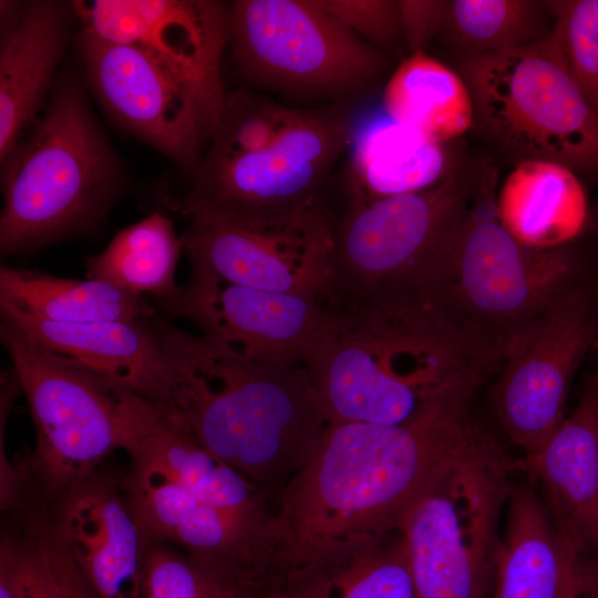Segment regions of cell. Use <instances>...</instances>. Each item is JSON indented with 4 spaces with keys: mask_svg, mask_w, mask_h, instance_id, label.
<instances>
[{
    "mask_svg": "<svg viewBox=\"0 0 598 598\" xmlns=\"http://www.w3.org/2000/svg\"><path fill=\"white\" fill-rule=\"evenodd\" d=\"M476 393L434 402L398 425L329 424L275 514L286 576L332 568L401 530L445 468L486 429Z\"/></svg>",
    "mask_w": 598,
    "mask_h": 598,
    "instance_id": "cell-1",
    "label": "cell"
},
{
    "mask_svg": "<svg viewBox=\"0 0 598 598\" xmlns=\"http://www.w3.org/2000/svg\"><path fill=\"white\" fill-rule=\"evenodd\" d=\"M153 324L167 388L158 408L276 509L329 425L305 365L246 358L157 317Z\"/></svg>",
    "mask_w": 598,
    "mask_h": 598,
    "instance_id": "cell-2",
    "label": "cell"
},
{
    "mask_svg": "<svg viewBox=\"0 0 598 598\" xmlns=\"http://www.w3.org/2000/svg\"><path fill=\"white\" fill-rule=\"evenodd\" d=\"M501 358L414 292L354 313L306 361L329 424H404L440 400L477 393Z\"/></svg>",
    "mask_w": 598,
    "mask_h": 598,
    "instance_id": "cell-3",
    "label": "cell"
},
{
    "mask_svg": "<svg viewBox=\"0 0 598 598\" xmlns=\"http://www.w3.org/2000/svg\"><path fill=\"white\" fill-rule=\"evenodd\" d=\"M590 275L575 241L540 249L515 238L496 212L494 173L485 172L473 203L414 293L502 359L519 328Z\"/></svg>",
    "mask_w": 598,
    "mask_h": 598,
    "instance_id": "cell-4",
    "label": "cell"
},
{
    "mask_svg": "<svg viewBox=\"0 0 598 598\" xmlns=\"http://www.w3.org/2000/svg\"><path fill=\"white\" fill-rule=\"evenodd\" d=\"M1 319V342L35 429V446L27 462L29 481L47 508L111 453L133 451L150 400L45 349Z\"/></svg>",
    "mask_w": 598,
    "mask_h": 598,
    "instance_id": "cell-5",
    "label": "cell"
},
{
    "mask_svg": "<svg viewBox=\"0 0 598 598\" xmlns=\"http://www.w3.org/2000/svg\"><path fill=\"white\" fill-rule=\"evenodd\" d=\"M2 256L83 231L107 208L117 164L81 87L63 80L31 135L2 162Z\"/></svg>",
    "mask_w": 598,
    "mask_h": 598,
    "instance_id": "cell-6",
    "label": "cell"
},
{
    "mask_svg": "<svg viewBox=\"0 0 598 598\" xmlns=\"http://www.w3.org/2000/svg\"><path fill=\"white\" fill-rule=\"evenodd\" d=\"M352 103L297 109L269 143L227 158L203 157L177 206L190 223L258 226L319 208L355 133Z\"/></svg>",
    "mask_w": 598,
    "mask_h": 598,
    "instance_id": "cell-7",
    "label": "cell"
},
{
    "mask_svg": "<svg viewBox=\"0 0 598 598\" xmlns=\"http://www.w3.org/2000/svg\"><path fill=\"white\" fill-rule=\"evenodd\" d=\"M481 177L452 171L427 188L373 199L362 198L352 186L333 228L323 300L357 313L388 297L413 292L473 203Z\"/></svg>",
    "mask_w": 598,
    "mask_h": 598,
    "instance_id": "cell-8",
    "label": "cell"
},
{
    "mask_svg": "<svg viewBox=\"0 0 598 598\" xmlns=\"http://www.w3.org/2000/svg\"><path fill=\"white\" fill-rule=\"evenodd\" d=\"M516 467L485 430L413 508L401 530L417 598H488Z\"/></svg>",
    "mask_w": 598,
    "mask_h": 598,
    "instance_id": "cell-9",
    "label": "cell"
},
{
    "mask_svg": "<svg viewBox=\"0 0 598 598\" xmlns=\"http://www.w3.org/2000/svg\"><path fill=\"white\" fill-rule=\"evenodd\" d=\"M474 123L523 161L564 165L598 181V117L542 40L519 49L461 56Z\"/></svg>",
    "mask_w": 598,
    "mask_h": 598,
    "instance_id": "cell-10",
    "label": "cell"
},
{
    "mask_svg": "<svg viewBox=\"0 0 598 598\" xmlns=\"http://www.w3.org/2000/svg\"><path fill=\"white\" fill-rule=\"evenodd\" d=\"M228 17L238 73L291 99L352 103L388 65L317 0H238Z\"/></svg>",
    "mask_w": 598,
    "mask_h": 598,
    "instance_id": "cell-11",
    "label": "cell"
},
{
    "mask_svg": "<svg viewBox=\"0 0 598 598\" xmlns=\"http://www.w3.org/2000/svg\"><path fill=\"white\" fill-rule=\"evenodd\" d=\"M79 49L94 92L123 126L186 168L199 166L227 94L220 70L104 42L82 30Z\"/></svg>",
    "mask_w": 598,
    "mask_h": 598,
    "instance_id": "cell-12",
    "label": "cell"
},
{
    "mask_svg": "<svg viewBox=\"0 0 598 598\" xmlns=\"http://www.w3.org/2000/svg\"><path fill=\"white\" fill-rule=\"evenodd\" d=\"M598 347V277L557 296L506 342L491 392L495 415L525 456L565 419L573 380Z\"/></svg>",
    "mask_w": 598,
    "mask_h": 598,
    "instance_id": "cell-13",
    "label": "cell"
},
{
    "mask_svg": "<svg viewBox=\"0 0 598 598\" xmlns=\"http://www.w3.org/2000/svg\"><path fill=\"white\" fill-rule=\"evenodd\" d=\"M157 305L198 326L203 336L246 358L303 365L353 313L321 299L226 281L192 265L189 280Z\"/></svg>",
    "mask_w": 598,
    "mask_h": 598,
    "instance_id": "cell-14",
    "label": "cell"
},
{
    "mask_svg": "<svg viewBox=\"0 0 598 598\" xmlns=\"http://www.w3.org/2000/svg\"><path fill=\"white\" fill-rule=\"evenodd\" d=\"M341 210L331 186L323 204L302 217L258 226L190 223L181 240L190 265L226 281L323 300Z\"/></svg>",
    "mask_w": 598,
    "mask_h": 598,
    "instance_id": "cell-15",
    "label": "cell"
},
{
    "mask_svg": "<svg viewBox=\"0 0 598 598\" xmlns=\"http://www.w3.org/2000/svg\"><path fill=\"white\" fill-rule=\"evenodd\" d=\"M122 484L147 537L221 568L251 587L281 575L276 514L251 516L220 508L164 477L133 470Z\"/></svg>",
    "mask_w": 598,
    "mask_h": 598,
    "instance_id": "cell-16",
    "label": "cell"
},
{
    "mask_svg": "<svg viewBox=\"0 0 598 598\" xmlns=\"http://www.w3.org/2000/svg\"><path fill=\"white\" fill-rule=\"evenodd\" d=\"M44 515L99 598H141L147 535L122 484L99 468Z\"/></svg>",
    "mask_w": 598,
    "mask_h": 598,
    "instance_id": "cell-17",
    "label": "cell"
},
{
    "mask_svg": "<svg viewBox=\"0 0 598 598\" xmlns=\"http://www.w3.org/2000/svg\"><path fill=\"white\" fill-rule=\"evenodd\" d=\"M518 466L530 477L566 546L598 568V399L591 374L575 409Z\"/></svg>",
    "mask_w": 598,
    "mask_h": 598,
    "instance_id": "cell-18",
    "label": "cell"
},
{
    "mask_svg": "<svg viewBox=\"0 0 598 598\" xmlns=\"http://www.w3.org/2000/svg\"><path fill=\"white\" fill-rule=\"evenodd\" d=\"M83 31L109 43L141 47L197 68L219 70L229 40V9L207 0L75 2Z\"/></svg>",
    "mask_w": 598,
    "mask_h": 598,
    "instance_id": "cell-19",
    "label": "cell"
},
{
    "mask_svg": "<svg viewBox=\"0 0 598 598\" xmlns=\"http://www.w3.org/2000/svg\"><path fill=\"white\" fill-rule=\"evenodd\" d=\"M488 598H584L598 568L566 546L537 489L512 486Z\"/></svg>",
    "mask_w": 598,
    "mask_h": 598,
    "instance_id": "cell-20",
    "label": "cell"
},
{
    "mask_svg": "<svg viewBox=\"0 0 598 598\" xmlns=\"http://www.w3.org/2000/svg\"><path fill=\"white\" fill-rule=\"evenodd\" d=\"M4 318L45 349L72 358L156 405L167 395L153 318L143 321L53 322L0 307Z\"/></svg>",
    "mask_w": 598,
    "mask_h": 598,
    "instance_id": "cell-21",
    "label": "cell"
},
{
    "mask_svg": "<svg viewBox=\"0 0 598 598\" xmlns=\"http://www.w3.org/2000/svg\"><path fill=\"white\" fill-rule=\"evenodd\" d=\"M66 40V14L53 1L23 2L14 11L0 55L1 163L35 120Z\"/></svg>",
    "mask_w": 598,
    "mask_h": 598,
    "instance_id": "cell-22",
    "label": "cell"
},
{
    "mask_svg": "<svg viewBox=\"0 0 598 598\" xmlns=\"http://www.w3.org/2000/svg\"><path fill=\"white\" fill-rule=\"evenodd\" d=\"M128 455L131 470L164 477L212 505L251 516L275 514L241 473L205 450L157 405Z\"/></svg>",
    "mask_w": 598,
    "mask_h": 598,
    "instance_id": "cell-23",
    "label": "cell"
},
{
    "mask_svg": "<svg viewBox=\"0 0 598 598\" xmlns=\"http://www.w3.org/2000/svg\"><path fill=\"white\" fill-rule=\"evenodd\" d=\"M505 228L523 244L540 249L576 241L588 219V199L579 176L548 161L519 162L496 195Z\"/></svg>",
    "mask_w": 598,
    "mask_h": 598,
    "instance_id": "cell-24",
    "label": "cell"
},
{
    "mask_svg": "<svg viewBox=\"0 0 598 598\" xmlns=\"http://www.w3.org/2000/svg\"><path fill=\"white\" fill-rule=\"evenodd\" d=\"M352 146L346 171L364 199L417 192L454 171L443 143L388 116L355 130Z\"/></svg>",
    "mask_w": 598,
    "mask_h": 598,
    "instance_id": "cell-25",
    "label": "cell"
},
{
    "mask_svg": "<svg viewBox=\"0 0 598 598\" xmlns=\"http://www.w3.org/2000/svg\"><path fill=\"white\" fill-rule=\"evenodd\" d=\"M0 307L53 322L143 321L156 316L144 296L97 280L2 266Z\"/></svg>",
    "mask_w": 598,
    "mask_h": 598,
    "instance_id": "cell-26",
    "label": "cell"
},
{
    "mask_svg": "<svg viewBox=\"0 0 598 598\" xmlns=\"http://www.w3.org/2000/svg\"><path fill=\"white\" fill-rule=\"evenodd\" d=\"M382 102L388 117L443 144L474 124L464 79L425 52L413 53L399 64Z\"/></svg>",
    "mask_w": 598,
    "mask_h": 598,
    "instance_id": "cell-27",
    "label": "cell"
},
{
    "mask_svg": "<svg viewBox=\"0 0 598 598\" xmlns=\"http://www.w3.org/2000/svg\"><path fill=\"white\" fill-rule=\"evenodd\" d=\"M181 249L173 220L156 212L117 233L101 254L87 257L86 278L137 296L166 297L178 288Z\"/></svg>",
    "mask_w": 598,
    "mask_h": 598,
    "instance_id": "cell-28",
    "label": "cell"
},
{
    "mask_svg": "<svg viewBox=\"0 0 598 598\" xmlns=\"http://www.w3.org/2000/svg\"><path fill=\"white\" fill-rule=\"evenodd\" d=\"M546 1H447L441 33L461 56L504 52L539 42L551 29Z\"/></svg>",
    "mask_w": 598,
    "mask_h": 598,
    "instance_id": "cell-29",
    "label": "cell"
},
{
    "mask_svg": "<svg viewBox=\"0 0 598 598\" xmlns=\"http://www.w3.org/2000/svg\"><path fill=\"white\" fill-rule=\"evenodd\" d=\"M291 581L315 598H417L402 530L370 543L330 569Z\"/></svg>",
    "mask_w": 598,
    "mask_h": 598,
    "instance_id": "cell-30",
    "label": "cell"
},
{
    "mask_svg": "<svg viewBox=\"0 0 598 598\" xmlns=\"http://www.w3.org/2000/svg\"><path fill=\"white\" fill-rule=\"evenodd\" d=\"M251 589L237 576L147 537L141 598H241Z\"/></svg>",
    "mask_w": 598,
    "mask_h": 598,
    "instance_id": "cell-31",
    "label": "cell"
},
{
    "mask_svg": "<svg viewBox=\"0 0 598 598\" xmlns=\"http://www.w3.org/2000/svg\"><path fill=\"white\" fill-rule=\"evenodd\" d=\"M551 29L542 40L598 117V0L546 1Z\"/></svg>",
    "mask_w": 598,
    "mask_h": 598,
    "instance_id": "cell-32",
    "label": "cell"
},
{
    "mask_svg": "<svg viewBox=\"0 0 598 598\" xmlns=\"http://www.w3.org/2000/svg\"><path fill=\"white\" fill-rule=\"evenodd\" d=\"M317 3L380 52L401 40L404 42L398 1L317 0Z\"/></svg>",
    "mask_w": 598,
    "mask_h": 598,
    "instance_id": "cell-33",
    "label": "cell"
},
{
    "mask_svg": "<svg viewBox=\"0 0 598 598\" xmlns=\"http://www.w3.org/2000/svg\"><path fill=\"white\" fill-rule=\"evenodd\" d=\"M30 528L51 568L58 598H99L44 516L38 517Z\"/></svg>",
    "mask_w": 598,
    "mask_h": 598,
    "instance_id": "cell-34",
    "label": "cell"
},
{
    "mask_svg": "<svg viewBox=\"0 0 598 598\" xmlns=\"http://www.w3.org/2000/svg\"><path fill=\"white\" fill-rule=\"evenodd\" d=\"M404 43L409 55L425 52L441 33L447 9L446 0H399Z\"/></svg>",
    "mask_w": 598,
    "mask_h": 598,
    "instance_id": "cell-35",
    "label": "cell"
},
{
    "mask_svg": "<svg viewBox=\"0 0 598 598\" xmlns=\"http://www.w3.org/2000/svg\"><path fill=\"white\" fill-rule=\"evenodd\" d=\"M32 549L29 540L2 532L0 542V598H27Z\"/></svg>",
    "mask_w": 598,
    "mask_h": 598,
    "instance_id": "cell-36",
    "label": "cell"
},
{
    "mask_svg": "<svg viewBox=\"0 0 598 598\" xmlns=\"http://www.w3.org/2000/svg\"><path fill=\"white\" fill-rule=\"evenodd\" d=\"M32 549L28 573L27 598H58L55 581L34 534L30 530Z\"/></svg>",
    "mask_w": 598,
    "mask_h": 598,
    "instance_id": "cell-37",
    "label": "cell"
},
{
    "mask_svg": "<svg viewBox=\"0 0 598 598\" xmlns=\"http://www.w3.org/2000/svg\"><path fill=\"white\" fill-rule=\"evenodd\" d=\"M241 598H315L300 585L290 580L267 582L247 591Z\"/></svg>",
    "mask_w": 598,
    "mask_h": 598,
    "instance_id": "cell-38",
    "label": "cell"
},
{
    "mask_svg": "<svg viewBox=\"0 0 598 598\" xmlns=\"http://www.w3.org/2000/svg\"><path fill=\"white\" fill-rule=\"evenodd\" d=\"M596 353L598 354V347L595 349ZM598 360V359H597ZM595 380L596 383V390H597V399H598V361L595 370L590 373Z\"/></svg>",
    "mask_w": 598,
    "mask_h": 598,
    "instance_id": "cell-39",
    "label": "cell"
},
{
    "mask_svg": "<svg viewBox=\"0 0 598 598\" xmlns=\"http://www.w3.org/2000/svg\"><path fill=\"white\" fill-rule=\"evenodd\" d=\"M584 598H598V586L586 594Z\"/></svg>",
    "mask_w": 598,
    "mask_h": 598,
    "instance_id": "cell-40",
    "label": "cell"
}]
</instances>
